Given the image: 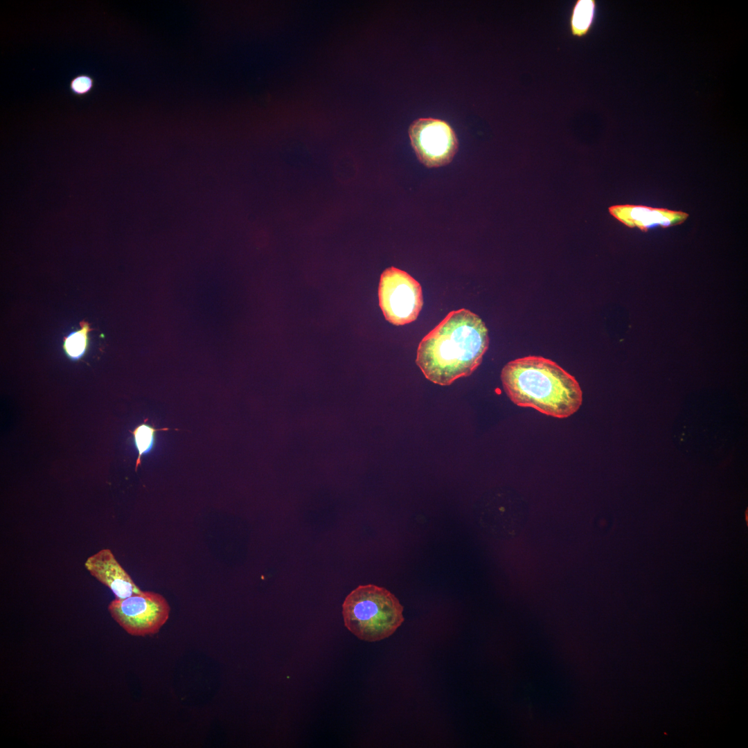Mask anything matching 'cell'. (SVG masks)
<instances>
[{
  "mask_svg": "<svg viewBox=\"0 0 748 748\" xmlns=\"http://www.w3.org/2000/svg\"><path fill=\"white\" fill-rule=\"evenodd\" d=\"M146 421L147 419H145L143 423L136 426L134 430L130 431V433L134 436V441L139 452L138 458L136 461V471L141 463V457L143 455L148 453L153 447L155 443L156 433L157 431L170 430V428L168 427L159 429L155 428L154 425L147 424Z\"/></svg>",
  "mask_w": 748,
  "mask_h": 748,
  "instance_id": "8fae6325",
  "label": "cell"
},
{
  "mask_svg": "<svg viewBox=\"0 0 748 748\" xmlns=\"http://www.w3.org/2000/svg\"><path fill=\"white\" fill-rule=\"evenodd\" d=\"M488 345V328L477 314L453 310L421 340L416 363L427 380L447 386L470 375Z\"/></svg>",
  "mask_w": 748,
  "mask_h": 748,
  "instance_id": "6da1fadb",
  "label": "cell"
},
{
  "mask_svg": "<svg viewBox=\"0 0 748 748\" xmlns=\"http://www.w3.org/2000/svg\"><path fill=\"white\" fill-rule=\"evenodd\" d=\"M84 567L93 577L112 591L116 599H124L142 592L109 549H103L87 558Z\"/></svg>",
  "mask_w": 748,
  "mask_h": 748,
  "instance_id": "52a82bcc",
  "label": "cell"
},
{
  "mask_svg": "<svg viewBox=\"0 0 748 748\" xmlns=\"http://www.w3.org/2000/svg\"><path fill=\"white\" fill-rule=\"evenodd\" d=\"M501 380L514 404L547 416L567 418L582 404V392L576 378L555 362L540 356L509 362L501 370Z\"/></svg>",
  "mask_w": 748,
  "mask_h": 748,
  "instance_id": "7a4b0ae2",
  "label": "cell"
},
{
  "mask_svg": "<svg viewBox=\"0 0 748 748\" xmlns=\"http://www.w3.org/2000/svg\"><path fill=\"white\" fill-rule=\"evenodd\" d=\"M409 135L418 160L428 168L448 164L458 150V139L454 131L443 120L417 119L411 124Z\"/></svg>",
  "mask_w": 748,
  "mask_h": 748,
  "instance_id": "8992f818",
  "label": "cell"
},
{
  "mask_svg": "<svg viewBox=\"0 0 748 748\" xmlns=\"http://www.w3.org/2000/svg\"><path fill=\"white\" fill-rule=\"evenodd\" d=\"M379 303L385 319L395 326L415 321L423 304L420 283L404 271L394 267L380 276Z\"/></svg>",
  "mask_w": 748,
  "mask_h": 748,
  "instance_id": "5b68a950",
  "label": "cell"
},
{
  "mask_svg": "<svg viewBox=\"0 0 748 748\" xmlns=\"http://www.w3.org/2000/svg\"><path fill=\"white\" fill-rule=\"evenodd\" d=\"M91 85V80L85 76L78 77L75 79L72 82L73 89L78 93H83L87 91Z\"/></svg>",
  "mask_w": 748,
  "mask_h": 748,
  "instance_id": "7c38bea8",
  "label": "cell"
},
{
  "mask_svg": "<svg viewBox=\"0 0 748 748\" xmlns=\"http://www.w3.org/2000/svg\"><path fill=\"white\" fill-rule=\"evenodd\" d=\"M79 329L63 338V349L71 360H79L86 353L89 346V333L93 330L87 321L80 322Z\"/></svg>",
  "mask_w": 748,
  "mask_h": 748,
  "instance_id": "30bf717a",
  "label": "cell"
},
{
  "mask_svg": "<svg viewBox=\"0 0 748 748\" xmlns=\"http://www.w3.org/2000/svg\"><path fill=\"white\" fill-rule=\"evenodd\" d=\"M403 611L393 594L373 584L359 585L342 604L346 627L358 639L368 642L391 636L404 621Z\"/></svg>",
  "mask_w": 748,
  "mask_h": 748,
  "instance_id": "3957f363",
  "label": "cell"
},
{
  "mask_svg": "<svg viewBox=\"0 0 748 748\" xmlns=\"http://www.w3.org/2000/svg\"><path fill=\"white\" fill-rule=\"evenodd\" d=\"M609 212L625 226L645 232L657 227L679 225L688 217V213L680 211L633 204L614 205L609 208Z\"/></svg>",
  "mask_w": 748,
  "mask_h": 748,
  "instance_id": "ba28073f",
  "label": "cell"
},
{
  "mask_svg": "<svg viewBox=\"0 0 748 748\" xmlns=\"http://www.w3.org/2000/svg\"><path fill=\"white\" fill-rule=\"evenodd\" d=\"M596 13L595 0H576L573 3L569 18L572 36L578 38L587 36L594 25Z\"/></svg>",
  "mask_w": 748,
  "mask_h": 748,
  "instance_id": "9c48e42d",
  "label": "cell"
},
{
  "mask_svg": "<svg viewBox=\"0 0 748 748\" xmlns=\"http://www.w3.org/2000/svg\"><path fill=\"white\" fill-rule=\"evenodd\" d=\"M112 618L129 634L152 636L169 618L170 607L161 594L142 591L124 599H114L108 605Z\"/></svg>",
  "mask_w": 748,
  "mask_h": 748,
  "instance_id": "277c9868",
  "label": "cell"
}]
</instances>
